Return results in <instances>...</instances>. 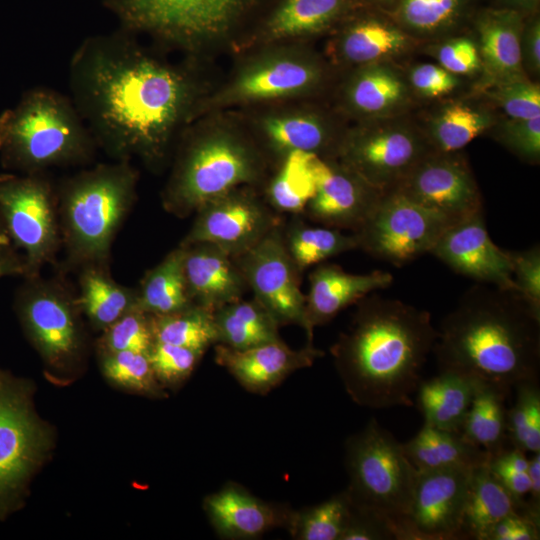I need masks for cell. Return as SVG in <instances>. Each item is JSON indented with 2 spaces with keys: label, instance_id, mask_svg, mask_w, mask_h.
I'll return each instance as SVG.
<instances>
[{
  "label": "cell",
  "instance_id": "4316f807",
  "mask_svg": "<svg viewBox=\"0 0 540 540\" xmlns=\"http://www.w3.org/2000/svg\"><path fill=\"white\" fill-rule=\"evenodd\" d=\"M405 453L418 471L449 467L473 468L489 462L490 456L468 443L459 432L425 424L403 443Z\"/></svg>",
  "mask_w": 540,
  "mask_h": 540
},
{
  "label": "cell",
  "instance_id": "91938a15",
  "mask_svg": "<svg viewBox=\"0 0 540 540\" xmlns=\"http://www.w3.org/2000/svg\"><path fill=\"white\" fill-rule=\"evenodd\" d=\"M501 8L515 10L526 17L535 14L540 0H498Z\"/></svg>",
  "mask_w": 540,
  "mask_h": 540
},
{
  "label": "cell",
  "instance_id": "9f6ffc18",
  "mask_svg": "<svg viewBox=\"0 0 540 540\" xmlns=\"http://www.w3.org/2000/svg\"><path fill=\"white\" fill-rule=\"evenodd\" d=\"M523 69L533 75L540 71V20L535 14L526 17L521 37Z\"/></svg>",
  "mask_w": 540,
  "mask_h": 540
},
{
  "label": "cell",
  "instance_id": "2e32d148",
  "mask_svg": "<svg viewBox=\"0 0 540 540\" xmlns=\"http://www.w3.org/2000/svg\"><path fill=\"white\" fill-rule=\"evenodd\" d=\"M311 168L315 191L302 215L318 225L356 232L383 193L345 165H336L316 154Z\"/></svg>",
  "mask_w": 540,
  "mask_h": 540
},
{
  "label": "cell",
  "instance_id": "6f0895ef",
  "mask_svg": "<svg viewBox=\"0 0 540 540\" xmlns=\"http://www.w3.org/2000/svg\"><path fill=\"white\" fill-rule=\"evenodd\" d=\"M530 488L526 501V512L532 518L540 521V452L533 453L529 458Z\"/></svg>",
  "mask_w": 540,
  "mask_h": 540
},
{
  "label": "cell",
  "instance_id": "ab89813d",
  "mask_svg": "<svg viewBox=\"0 0 540 540\" xmlns=\"http://www.w3.org/2000/svg\"><path fill=\"white\" fill-rule=\"evenodd\" d=\"M352 505L344 491L296 516L297 538L340 540L351 517Z\"/></svg>",
  "mask_w": 540,
  "mask_h": 540
},
{
  "label": "cell",
  "instance_id": "816d5d0a",
  "mask_svg": "<svg viewBox=\"0 0 540 540\" xmlns=\"http://www.w3.org/2000/svg\"><path fill=\"white\" fill-rule=\"evenodd\" d=\"M439 65L454 75L473 74L481 69L476 43L467 37L450 39L436 50Z\"/></svg>",
  "mask_w": 540,
  "mask_h": 540
},
{
  "label": "cell",
  "instance_id": "60d3db41",
  "mask_svg": "<svg viewBox=\"0 0 540 540\" xmlns=\"http://www.w3.org/2000/svg\"><path fill=\"white\" fill-rule=\"evenodd\" d=\"M315 78V71L303 64L283 61L245 76L239 90L246 96L272 97L300 90Z\"/></svg>",
  "mask_w": 540,
  "mask_h": 540
},
{
  "label": "cell",
  "instance_id": "d4e9b609",
  "mask_svg": "<svg viewBox=\"0 0 540 540\" xmlns=\"http://www.w3.org/2000/svg\"><path fill=\"white\" fill-rule=\"evenodd\" d=\"M474 381L448 370H440L430 379H421L416 389V403L424 423L460 433L472 400Z\"/></svg>",
  "mask_w": 540,
  "mask_h": 540
},
{
  "label": "cell",
  "instance_id": "3957f363",
  "mask_svg": "<svg viewBox=\"0 0 540 540\" xmlns=\"http://www.w3.org/2000/svg\"><path fill=\"white\" fill-rule=\"evenodd\" d=\"M433 347L440 370L509 392L538 381L540 312L517 291L477 283L442 320Z\"/></svg>",
  "mask_w": 540,
  "mask_h": 540
},
{
  "label": "cell",
  "instance_id": "681fc988",
  "mask_svg": "<svg viewBox=\"0 0 540 540\" xmlns=\"http://www.w3.org/2000/svg\"><path fill=\"white\" fill-rule=\"evenodd\" d=\"M497 139L521 159L538 163L540 158V116L509 118L499 126Z\"/></svg>",
  "mask_w": 540,
  "mask_h": 540
},
{
  "label": "cell",
  "instance_id": "6125c7cd",
  "mask_svg": "<svg viewBox=\"0 0 540 540\" xmlns=\"http://www.w3.org/2000/svg\"><path fill=\"white\" fill-rule=\"evenodd\" d=\"M379 1L385 2V1H388V0H379Z\"/></svg>",
  "mask_w": 540,
  "mask_h": 540
},
{
  "label": "cell",
  "instance_id": "f1b7e54d",
  "mask_svg": "<svg viewBox=\"0 0 540 540\" xmlns=\"http://www.w3.org/2000/svg\"><path fill=\"white\" fill-rule=\"evenodd\" d=\"M507 391L484 381H474V391L462 428V437L484 450L490 458L503 451L506 442L505 398Z\"/></svg>",
  "mask_w": 540,
  "mask_h": 540
},
{
  "label": "cell",
  "instance_id": "c3c4849f",
  "mask_svg": "<svg viewBox=\"0 0 540 540\" xmlns=\"http://www.w3.org/2000/svg\"><path fill=\"white\" fill-rule=\"evenodd\" d=\"M202 353L178 345L154 342L148 358L156 378L178 382L190 375Z\"/></svg>",
  "mask_w": 540,
  "mask_h": 540
},
{
  "label": "cell",
  "instance_id": "f5cc1de1",
  "mask_svg": "<svg viewBox=\"0 0 540 540\" xmlns=\"http://www.w3.org/2000/svg\"><path fill=\"white\" fill-rule=\"evenodd\" d=\"M409 81L419 94L425 97H441L453 91L459 81L456 75L436 64H420L410 71Z\"/></svg>",
  "mask_w": 540,
  "mask_h": 540
},
{
  "label": "cell",
  "instance_id": "74e56055",
  "mask_svg": "<svg viewBox=\"0 0 540 540\" xmlns=\"http://www.w3.org/2000/svg\"><path fill=\"white\" fill-rule=\"evenodd\" d=\"M346 1L285 0L270 22V31L277 37L319 31L342 13Z\"/></svg>",
  "mask_w": 540,
  "mask_h": 540
},
{
  "label": "cell",
  "instance_id": "ba28073f",
  "mask_svg": "<svg viewBox=\"0 0 540 540\" xmlns=\"http://www.w3.org/2000/svg\"><path fill=\"white\" fill-rule=\"evenodd\" d=\"M255 164L240 144L208 138L187 149L164 191V209L179 218L255 177Z\"/></svg>",
  "mask_w": 540,
  "mask_h": 540
},
{
  "label": "cell",
  "instance_id": "e0dca14e",
  "mask_svg": "<svg viewBox=\"0 0 540 540\" xmlns=\"http://www.w3.org/2000/svg\"><path fill=\"white\" fill-rule=\"evenodd\" d=\"M429 254L477 283L516 291L509 251L490 238L483 211L451 225Z\"/></svg>",
  "mask_w": 540,
  "mask_h": 540
},
{
  "label": "cell",
  "instance_id": "f907efd6",
  "mask_svg": "<svg viewBox=\"0 0 540 540\" xmlns=\"http://www.w3.org/2000/svg\"><path fill=\"white\" fill-rule=\"evenodd\" d=\"M512 278L516 291L540 312V247L534 245L522 251H509Z\"/></svg>",
  "mask_w": 540,
  "mask_h": 540
},
{
  "label": "cell",
  "instance_id": "680465c9",
  "mask_svg": "<svg viewBox=\"0 0 540 540\" xmlns=\"http://www.w3.org/2000/svg\"><path fill=\"white\" fill-rule=\"evenodd\" d=\"M27 268L23 256L9 243L0 245V277L8 275L26 276Z\"/></svg>",
  "mask_w": 540,
  "mask_h": 540
},
{
  "label": "cell",
  "instance_id": "ac0fdd59",
  "mask_svg": "<svg viewBox=\"0 0 540 540\" xmlns=\"http://www.w3.org/2000/svg\"><path fill=\"white\" fill-rule=\"evenodd\" d=\"M42 440L22 394L10 386L0 387V497L16 489L28 475Z\"/></svg>",
  "mask_w": 540,
  "mask_h": 540
},
{
  "label": "cell",
  "instance_id": "4dcf8cb0",
  "mask_svg": "<svg viewBox=\"0 0 540 540\" xmlns=\"http://www.w3.org/2000/svg\"><path fill=\"white\" fill-rule=\"evenodd\" d=\"M348 97L357 111L384 119L406 103L408 87L392 66L376 62L368 64L356 75Z\"/></svg>",
  "mask_w": 540,
  "mask_h": 540
},
{
  "label": "cell",
  "instance_id": "94428289",
  "mask_svg": "<svg viewBox=\"0 0 540 540\" xmlns=\"http://www.w3.org/2000/svg\"><path fill=\"white\" fill-rule=\"evenodd\" d=\"M4 243H9L8 239L6 238L5 234L3 233L1 227H0V245ZM10 244V243H9Z\"/></svg>",
  "mask_w": 540,
  "mask_h": 540
},
{
  "label": "cell",
  "instance_id": "484cf974",
  "mask_svg": "<svg viewBox=\"0 0 540 540\" xmlns=\"http://www.w3.org/2000/svg\"><path fill=\"white\" fill-rule=\"evenodd\" d=\"M513 512L522 511L488 463L473 467L462 520L463 539L487 540L493 527Z\"/></svg>",
  "mask_w": 540,
  "mask_h": 540
},
{
  "label": "cell",
  "instance_id": "603a6c76",
  "mask_svg": "<svg viewBox=\"0 0 540 540\" xmlns=\"http://www.w3.org/2000/svg\"><path fill=\"white\" fill-rule=\"evenodd\" d=\"M144 18L170 38L190 40L226 28L246 0H136Z\"/></svg>",
  "mask_w": 540,
  "mask_h": 540
},
{
  "label": "cell",
  "instance_id": "bcb514c9",
  "mask_svg": "<svg viewBox=\"0 0 540 540\" xmlns=\"http://www.w3.org/2000/svg\"><path fill=\"white\" fill-rule=\"evenodd\" d=\"M490 97L513 119L540 116V87L527 77L509 80L489 88Z\"/></svg>",
  "mask_w": 540,
  "mask_h": 540
},
{
  "label": "cell",
  "instance_id": "d590c367",
  "mask_svg": "<svg viewBox=\"0 0 540 540\" xmlns=\"http://www.w3.org/2000/svg\"><path fill=\"white\" fill-rule=\"evenodd\" d=\"M155 342L178 345L204 352L218 342L214 311L195 304L180 311L151 315Z\"/></svg>",
  "mask_w": 540,
  "mask_h": 540
},
{
  "label": "cell",
  "instance_id": "ffe728a7",
  "mask_svg": "<svg viewBox=\"0 0 540 540\" xmlns=\"http://www.w3.org/2000/svg\"><path fill=\"white\" fill-rule=\"evenodd\" d=\"M216 362L247 390L265 393L295 370L310 366L322 353L312 344L293 350L281 340L247 349L216 346Z\"/></svg>",
  "mask_w": 540,
  "mask_h": 540
},
{
  "label": "cell",
  "instance_id": "83f0119b",
  "mask_svg": "<svg viewBox=\"0 0 540 540\" xmlns=\"http://www.w3.org/2000/svg\"><path fill=\"white\" fill-rule=\"evenodd\" d=\"M77 301L81 312L98 328L106 329L122 315L138 306L137 288L117 283L109 266L80 268Z\"/></svg>",
  "mask_w": 540,
  "mask_h": 540
},
{
  "label": "cell",
  "instance_id": "1f68e13d",
  "mask_svg": "<svg viewBox=\"0 0 540 540\" xmlns=\"http://www.w3.org/2000/svg\"><path fill=\"white\" fill-rule=\"evenodd\" d=\"M184 248L170 251L143 276L138 292V307L144 312L167 315L192 305L183 272Z\"/></svg>",
  "mask_w": 540,
  "mask_h": 540
},
{
  "label": "cell",
  "instance_id": "9c48e42d",
  "mask_svg": "<svg viewBox=\"0 0 540 540\" xmlns=\"http://www.w3.org/2000/svg\"><path fill=\"white\" fill-rule=\"evenodd\" d=\"M457 222L392 190L353 234L358 249L396 267L429 253L441 235Z\"/></svg>",
  "mask_w": 540,
  "mask_h": 540
},
{
  "label": "cell",
  "instance_id": "b9f144b4",
  "mask_svg": "<svg viewBox=\"0 0 540 540\" xmlns=\"http://www.w3.org/2000/svg\"><path fill=\"white\" fill-rule=\"evenodd\" d=\"M470 0H400L396 19L402 27L417 33H433L448 27Z\"/></svg>",
  "mask_w": 540,
  "mask_h": 540
},
{
  "label": "cell",
  "instance_id": "7c38bea8",
  "mask_svg": "<svg viewBox=\"0 0 540 540\" xmlns=\"http://www.w3.org/2000/svg\"><path fill=\"white\" fill-rule=\"evenodd\" d=\"M432 150L427 137L415 127L384 118L349 139L341 157L343 165L386 193Z\"/></svg>",
  "mask_w": 540,
  "mask_h": 540
},
{
  "label": "cell",
  "instance_id": "6da1fadb",
  "mask_svg": "<svg viewBox=\"0 0 540 540\" xmlns=\"http://www.w3.org/2000/svg\"><path fill=\"white\" fill-rule=\"evenodd\" d=\"M69 82L97 146L115 160L161 157L187 95L184 79L125 33L86 39L71 59Z\"/></svg>",
  "mask_w": 540,
  "mask_h": 540
},
{
  "label": "cell",
  "instance_id": "44dd1931",
  "mask_svg": "<svg viewBox=\"0 0 540 540\" xmlns=\"http://www.w3.org/2000/svg\"><path fill=\"white\" fill-rule=\"evenodd\" d=\"M526 16L507 8H488L475 18L479 36L483 85L526 77L522 65L521 37Z\"/></svg>",
  "mask_w": 540,
  "mask_h": 540
},
{
  "label": "cell",
  "instance_id": "db71d44e",
  "mask_svg": "<svg viewBox=\"0 0 540 540\" xmlns=\"http://www.w3.org/2000/svg\"><path fill=\"white\" fill-rule=\"evenodd\" d=\"M395 539L390 521L376 513L352 507L347 528L340 540Z\"/></svg>",
  "mask_w": 540,
  "mask_h": 540
},
{
  "label": "cell",
  "instance_id": "30bf717a",
  "mask_svg": "<svg viewBox=\"0 0 540 540\" xmlns=\"http://www.w3.org/2000/svg\"><path fill=\"white\" fill-rule=\"evenodd\" d=\"M233 259L253 291L254 299L278 325H299L311 343L313 331L306 317V295L300 289L301 272L286 249L282 224Z\"/></svg>",
  "mask_w": 540,
  "mask_h": 540
},
{
  "label": "cell",
  "instance_id": "11a10c76",
  "mask_svg": "<svg viewBox=\"0 0 540 540\" xmlns=\"http://www.w3.org/2000/svg\"><path fill=\"white\" fill-rule=\"evenodd\" d=\"M540 521L523 512H513L501 519L487 540H538Z\"/></svg>",
  "mask_w": 540,
  "mask_h": 540
},
{
  "label": "cell",
  "instance_id": "8d00e7d4",
  "mask_svg": "<svg viewBox=\"0 0 540 540\" xmlns=\"http://www.w3.org/2000/svg\"><path fill=\"white\" fill-rule=\"evenodd\" d=\"M314 153L291 151L269 188V203L279 213L302 214L315 191L311 168Z\"/></svg>",
  "mask_w": 540,
  "mask_h": 540
},
{
  "label": "cell",
  "instance_id": "ee69618b",
  "mask_svg": "<svg viewBox=\"0 0 540 540\" xmlns=\"http://www.w3.org/2000/svg\"><path fill=\"white\" fill-rule=\"evenodd\" d=\"M104 330L101 339L104 352L134 351L148 354L155 342L151 315L138 306Z\"/></svg>",
  "mask_w": 540,
  "mask_h": 540
},
{
  "label": "cell",
  "instance_id": "52a82bcc",
  "mask_svg": "<svg viewBox=\"0 0 540 540\" xmlns=\"http://www.w3.org/2000/svg\"><path fill=\"white\" fill-rule=\"evenodd\" d=\"M0 227L25 260V278L56 261L62 248L57 194L44 172L0 175Z\"/></svg>",
  "mask_w": 540,
  "mask_h": 540
},
{
  "label": "cell",
  "instance_id": "5bb4252c",
  "mask_svg": "<svg viewBox=\"0 0 540 540\" xmlns=\"http://www.w3.org/2000/svg\"><path fill=\"white\" fill-rule=\"evenodd\" d=\"M235 188L211 199L195 212L193 224L180 245L211 243L235 257L282 224L278 212Z\"/></svg>",
  "mask_w": 540,
  "mask_h": 540
},
{
  "label": "cell",
  "instance_id": "8992f818",
  "mask_svg": "<svg viewBox=\"0 0 540 540\" xmlns=\"http://www.w3.org/2000/svg\"><path fill=\"white\" fill-rule=\"evenodd\" d=\"M346 466L352 507L387 518L393 529L409 513L418 474L403 443L372 419L348 439Z\"/></svg>",
  "mask_w": 540,
  "mask_h": 540
},
{
  "label": "cell",
  "instance_id": "e575fe53",
  "mask_svg": "<svg viewBox=\"0 0 540 540\" xmlns=\"http://www.w3.org/2000/svg\"><path fill=\"white\" fill-rule=\"evenodd\" d=\"M493 116L464 103L443 107L433 118L427 137L436 151L457 152L492 128Z\"/></svg>",
  "mask_w": 540,
  "mask_h": 540
},
{
  "label": "cell",
  "instance_id": "f35d334b",
  "mask_svg": "<svg viewBox=\"0 0 540 540\" xmlns=\"http://www.w3.org/2000/svg\"><path fill=\"white\" fill-rule=\"evenodd\" d=\"M516 399L507 409V437L514 448L526 453L540 452V389L538 381L517 384Z\"/></svg>",
  "mask_w": 540,
  "mask_h": 540
},
{
  "label": "cell",
  "instance_id": "5b68a950",
  "mask_svg": "<svg viewBox=\"0 0 540 540\" xmlns=\"http://www.w3.org/2000/svg\"><path fill=\"white\" fill-rule=\"evenodd\" d=\"M96 142L72 100L44 87L26 91L0 114L3 167L24 174L89 162Z\"/></svg>",
  "mask_w": 540,
  "mask_h": 540
},
{
  "label": "cell",
  "instance_id": "4fadbf2b",
  "mask_svg": "<svg viewBox=\"0 0 540 540\" xmlns=\"http://www.w3.org/2000/svg\"><path fill=\"white\" fill-rule=\"evenodd\" d=\"M472 468L418 471L409 513L394 527L395 539H463L462 520Z\"/></svg>",
  "mask_w": 540,
  "mask_h": 540
},
{
  "label": "cell",
  "instance_id": "d6986e66",
  "mask_svg": "<svg viewBox=\"0 0 540 540\" xmlns=\"http://www.w3.org/2000/svg\"><path fill=\"white\" fill-rule=\"evenodd\" d=\"M182 247L184 278L193 304L214 311L243 299L249 288L229 253L206 242Z\"/></svg>",
  "mask_w": 540,
  "mask_h": 540
},
{
  "label": "cell",
  "instance_id": "7dc6e473",
  "mask_svg": "<svg viewBox=\"0 0 540 540\" xmlns=\"http://www.w3.org/2000/svg\"><path fill=\"white\" fill-rule=\"evenodd\" d=\"M488 465L493 475L518 503L521 511L526 513L525 498L530 488L527 453L514 447L510 450L504 449L491 457Z\"/></svg>",
  "mask_w": 540,
  "mask_h": 540
},
{
  "label": "cell",
  "instance_id": "cb8c5ba5",
  "mask_svg": "<svg viewBox=\"0 0 540 540\" xmlns=\"http://www.w3.org/2000/svg\"><path fill=\"white\" fill-rule=\"evenodd\" d=\"M204 506L216 531L228 538H254L289 519L278 508L233 484L207 496Z\"/></svg>",
  "mask_w": 540,
  "mask_h": 540
},
{
  "label": "cell",
  "instance_id": "7a4b0ae2",
  "mask_svg": "<svg viewBox=\"0 0 540 540\" xmlns=\"http://www.w3.org/2000/svg\"><path fill=\"white\" fill-rule=\"evenodd\" d=\"M357 304L349 329L331 348L347 392L369 408L413 406L438 336L430 313L376 294Z\"/></svg>",
  "mask_w": 540,
  "mask_h": 540
},
{
  "label": "cell",
  "instance_id": "f6af8a7d",
  "mask_svg": "<svg viewBox=\"0 0 540 540\" xmlns=\"http://www.w3.org/2000/svg\"><path fill=\"white\" fill-rule=\"evenodd\" d=\"M103 371L110 380L120 385L138 391H156V376L148 354L134 351L104 352Z\"/></svg>",
  "mask_w": 540,
  "mask_h": 540
},
{
  "label": "cell",
  "instance_id": "f546056e",
  "mask_svg": "<svg viewBox=\"0 0 540 540\" xmlns=\"http://www.w3.org/2000/svg\"><path fill=\"white\" fill-rule=\"evenodd\" d=\"M219 344L247 349L281 340L278 323L256 300H239L214 310Z\"/></svg>",
  "mask_w": 540,
  "mask_h": 540
},
{
  "label": "cell",
  "instance_id": "8fae6325",
  "mask_svg": "<svg viewBox=\"0 0 540 540\" xmlns=\"http://www.w3.org/2000/svg\"><path fill=\"white\" fill-rule=\"evenodd\" d=\"M17 300L18 312L30 338L49 362L60 364L80 348L77 294L63 277H26Z\"/></svg>",
  "mask_w": 540,
  "mask_h": 540
},
{
  "label": "cell",
  "instance_id": "d6a6232c",
  "mask_svg": "<svg viewBox=\"0 0 540 540\" xmlns=\"http://www.w3.org/2000/svg\"><path fill=\"white\" fill-rule=\"evenodd\" d=\"M283 239L290 257L301 273L310 266L358 249L353 233L345 234L339 229L309 225L298 215L287 227H283Z\"/></svg>",
  "mask_w": 540,
  "mask_h": 540
},
{
  "label": "cell",
  "instance_id": "7402d4cb",
  "mask_svg": "<svg viewBox=\"0 0 540 540\" xmlns=\"http://www.w3.org/2000/svg\"><path fill=\"white\" fill-rule=\"evenodd\" d=\"M306 317L310 329L333 319L369 294L388 288L393 275L381 270L352 274L335 264L320 263L309 275Z\"/></svg>",
  "mask_w": 540,
  "mask_h": 540
},
{
  "label": "cell",
  "instance_id": "836d02e7",
  "mask_svg": "<svg viewBox=\"0 0 540 540\" xmlns=\"http://www.w3.org/2000/svg\"><path fill=\"white\" fill-rule=\"evenodd\" d=\"M409 43L407 33L400 26L384 19L367 18L347 30L341 48L347 60L370 64L400 54Z\"/></svg>",
  "mask_w": 540,
  "mask_h": 540
},
{
  "label": "cell",
  "instance_id": "7bdbcfd3",
  "mask_svg": "<svg viewBox=\"0 0 540 540\" xmlns=\"http://www.w3.org/2000/svg\"><path fill=\"white\" fill-rule=\"evenodd\" d=\"M266 131L274 144L288 153L299 150L320 157L328 143L327 131L319 121L309 117L272 119Z\"/></svg>",
  "mask_w": 540,
  "mask_h": 540
},
{
  "label": "cell",
  "instance_id": "9a60e30c",
  "mask_svg": "<svg viewBox=\"0 0 540 540\" xmlns=\"http://www.w3.org/2000/svg\"><path fill=\"white\" fill-rule=\"evenodd\" d=\"M394 190L455 222L483 211L474 175L458 151L432 150Z\"/></svg>",
  "mask_w": 540,
  "mask_h": 540
},
{
  "label": "cell",
  "instance_id": "277c9868",
  "mask_svg": "<svg viewBox=\"0 0 540 540\" xmlns=\"http://www.w3.org/2000/svg\"><path fill=\"white\" fill-rule=\"evenodd\" d=\"M129 160L98 164L64 179L57 208L66 267L109 266L113 241L136 199Z\"/></svg>",
  "mask_w": 540,
  "mask_h": 540
}]
</instances>
